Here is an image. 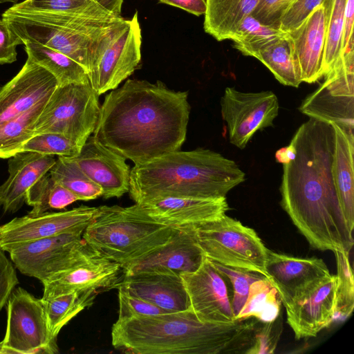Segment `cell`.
<instances>
[{
    "instance_id": "obj_6",
    "label": "cell",
    "mask_w": 354,
    "mask_h": 354,
    "mask_svg": "<svg viewBox=\"0 0 354 354\" xmlns=\"http://www.w3.org/2000/svg\"><path fill=\"white\" fill-rule=\"evenodd\" d=\"M177 229L156 221L136 204L127 207L103 205L98 207L82 237L94 251L124 270L165 244Z\"/></svg>"
},
{
    "instance_id": "obj_26",
    "label": "cell",
    "mask_w": 354,
    "mask_h": 354,
    "mask_svg": "<svg viewBox=\"0 0 354 354\" xmlns=\"http://www.w3.org/2000/svg\"><path fill=\"white\" fill-rule=\"evenodd\" d=\"M334 131L332 175L340 207L348 229L354 227V131L331 124Z\"/></svg>"
},
{
    "instance_id": "obj_35",
    "label": "cell",
    "mask_w": 354,
    "mask_h": 354,
    "mask_svg": "<svg viewBox=\"0 0 354 354\" xmlns=\"http://www.w3.org/2000/svg\"><path fill=\"white\" fill-rule=\"evenodd\" d=\"M256 59L266 66L281 84L297 88L301 83L288 34L263 48Z\"/></svg>"
},
{
    "instance_id": "obj_13",
    "label": "cell",
    "mask_w": 354,
    "mask_h": 354,
    "mask_svg": "<svg viewBox=\"0 0 354 354\" xmlns=\"http://www.w3.org/2000/svg\"><path fill=\"white\" fill-rule=\"evenodd\" d=\"M141 47L142 30L136 11L88 74L89 83L98 95L118 88L140 66Z\"/></svg>"
},
{
    "instance_id": "obj_47",
    "label": "cell",
    "mask_w": 354,
    "mask_h": 354,
    "mask_svg": "<svg viewBox=\"0 0 354 354\" xmlns=\"http://www.w3.org/2000/svg\"><path fill=\"white\" fill-rule=\"evenodd\" d=\"M354 0H346L344 12L342 55L353 50Z\"/></svg>"
},
{
    "instance_id": "obj_19",
    "label": "cell",
    "mask_w": 354,
    "mask_h": 354,
    "mask_svg": "<svg viewBox=\"0 0 354 354\" xmlns=\"http://www.w3.org/2000/svg\"><path fill=\"white\" fill-rule=\"evenodd\" d=\"M70 157L100 187L104 198H119L129 192L131 169L126 159L93 136L88 137L77 155Z\"/></svg>"
},
{
    "instance_id": "obj_40",
    "label": "cell",
    "mask_w": 354,
    "mask_h": 354,
    "mask_svg": "<svg viewBox=\"0 0 354 354\" xmlns=\"http://www.w3.org/2000/svg\"><path fill=\"white\" fill-rule=\"evenodd\" d=\"M212 262L216 270L224 277L227 278L232 285L233 297L231 304L234 317L236 319V317L245 303L251 284L264 277L256 272Z\"/></svg>"
},
{
    "instance_id": "obj_39",
    "label": "cell",
    "mask_w": 354,
    "mask_h": 354,
    "mask_svg": "<svg viewBox=\"0 0 354 354\" xmlns=\"http://www.w3.org/2000/svg\"><path fill=\"white\" fill-rule=\"evenodd\" d=\"M75 142L58 133H44L34 135L21 147V151L37 152L45 155L74 156L81 149Z\"/></svg>"
},
{
    "instance_id": "obj_4",
    "label": "cell",
    "mask_w": 354,
    "mask_h": 354,
    "mask_svg": "<svg viewBox=\"0 0 354 354\" xmlns=\"http://www.w3.org/2000/svg\"><path fill=\"white\" fill-rule=\"evenodd\" d=\"M245 180V174L236 162L198 148L135 165L129 192L136 203L166 197L221 198Z\"/></svg>"
},
{
    "instance_id": "obj_14",
    "label": "cell",
    "mask_w": 354,
    "mask_h": 354,
    "mask_svg": "<svg viewBox=\"0 0 354 354\" xmlns=\"http://www.w3.org/2000/svg\"><path fill=\"white\" fill-rule=\"evenodd\" d=\"M98 207L80 206L58 212H46L16 217L0 225V247L8 248L65 233L84 232Z\"/></svg>"
},
{
    "instance_id": "obj_25",
    "label": "cell",
    "mask_w": 354,
    "mask_h": 354,
    "mask_svg": "<svg viewBox=\"0 0 354 354\" xmlns=\"http://www.w3.org/2000/svg\"><path fill=\"white\" fill-rule=\"evenodd\" d=\"M56 160L54 156L32 151L9 158V175L0 185V206L4 212L15 213L23 206L29 189L49 172Z\"/></svg>"
},
{
    "instance_id": "obj_7",
    "label": "cell",
    "mask_w": 354,
    "mask_h": 354,
    "mask_svg": "<svg viewBox=\"0 0 354 354\" xmlns=\"http://www.w3.org/2000/svg\"><path fill=\"white\" fill-rule=\"evenodd\" d=\"M187 227L209 260L256 272L268 279L266 264L269 250L253 229L226 214Z\"/></svg>"
},
{
    "instance_id": "obj_37",
    "label": "cell",
    "mask_w": 354,
    "mask_h": 354,
    "mask_svg": "<svg viewBox=\"0 0 354 354\" xmlns=\"http://www.w3.org/2000/svg\"><path fill=\"white\" fill-rule=\"evenodd\" d=\"M49 173L57 183L73 193L79 201H90L102 195L100 187L92 181L70 156H58Z\"/></svg>"
},
{
    "instance_id": "obj_38",
    "label": "cell",
    "mask_w": 354,
    "mask_h": 354,
    "mask_svg": "<svg viewBox=\"0 0 354 354\" xmlns=\"http://www.w3.org/2000/svg\"><path fill=\"white\" fill-rule=\"evenodd\" d=\"M333 252L337 266L335 311L336 315L346 318L352 314L354 308V280L350 252L336 250Z\"/></svg>"
},
{
    "instance_id": "obj_28",
    "label": "cell",
    "mask_w": 354,
    "mask_h": 354,
    "mask_svg": "<svg viewBox=\"0 0 354 354\" xmlns=\"http://www.w3.org/2000/svg\"><path fill=\"white\" fill-rule=\"evenodd\" d=\"M205 31L218 41L230 39L259 0H205Z\"/></svg>"
},
{
    "instance_id": "obj_34",
    "label": "cell",
    "mask_w": 354,
    "mask_h": 354,
    "mask_svg": "<svg viewBox=\"0 0 354 354\" xmlns=\"http://www.w3.org/2000/svg\"><path fill=\"white\" fill-rule=\"evenodd\" d=\"M77 201L78 198L57 183L48 172L29 189L25 203L32 207L28 214L36 215L52 209H64Z\"/></svg>"
},
{
    "instance_id": "obj_30",
    "label": "cell",
    "mask_w": 354,
    "mask_h": 354,
    "mask_svg": "<svg viewBox=\"0 0 354 354\" xmlns=\"http://www.w3.org/2000/svg\"><path fill=\"white\" fill-rule=\"evenodd\" d=\"M100 292L92 290L74 291L43 299L47 323L53 338H57L62 328L84 309L90 307Z\"/></svg>"
},
{
    "instance_id": "obj_46",
    "label": "cell",
    "mask_w": 354,
    "mask_h": 354,
    "mask_svg": "<svg viewBox=\"0 0 354 354\" xmlns=\"http://www.w3.org/2000/svg\"><path fill=\"white\" fill-rule=\"evenodd\" d=\"M17 39L6 22L0 19V64H11L17 60Z\"/></svg>"
},
{
    "instance_id": "obj_10",
    "label": "cell",
    "mask_w": 354,
    "mask_h": 354,
    "mask_svg": "<svg viewBox=\"0 0 354 354\" xmlns=\"http://www.w3.org/2000/svg\"><path fill=\"white\" fill-rule=\"evenodd\" d=\"M324 81L301 102L303 114L354 131V49L344 53Z\"/></svg>"
},
{
    "instance_id": "obj_17",
    "label": "cell",
    "mask_w": 354,
    "mask_h": 354,
    "mask_svg": "<svg viewBox=\"0 0 354 354\" xmlns=\"http://www.w3.org/2000/svg\"><path fill=\"white\" fill-rule=\"evenodd\" d=\"M336 276L321 279L283 306L296 339L315 337L336 316Z\"/></svg>"
},
{
    "instance_id": "obj_45",
    "label": "cell",
    "mask_w": 354,
    "mask_h": 354,
    "mask_svg": "<svg viewBox=\"0 0 354 354\" xmlns=\"http://www.w3.org/2000/svg\"><path fill=\"white\" fill-rule=\"evenodd\" d=\"M18 283L15 268L0 247V311L7 304L12 290Z\"/></svg>"
},
{
    "instance_id": "obj_1",
    "label": "cell",
    "mask_w": 354,
    "mask_h": 354,
    "mask_svg": "<svg viewBox=\"0 0 354 354\" xmlns=\"http://www.w3.org/2000/svg\"><path fill=\"white\" fill-rule=\"evenodd\" d=\"M292 159L282 163L281 205L315 249H352L354 240L342 214L332 175L334 131L313 118L303 123L290 142Z\"/></svg>"
},
{
    "instance_id": "obj_9",
    "label": "cell",
    "mask_w": 354,
    "mask_h": 354,
    "mask_svg": "<svg viewBox=\"0 0 354 354\" xmlns=\"http://www.w3.org/2000/svg\"><path fill=\"white\" fill-rule=\"evenodd\" d=\"M7 328L1 341L6 354H55L57 339L52 337L41 299L18 287L7 303Z\"/></svg>"
},
{
    "instance_id": "obj_27",
    "label": "cell",
    "mask_w": 354,
    "mask_h": 354,
    "mask_svg": "<svg viewBox=\"0 0 354 354\" xmlns=\"http://www.w3.org/2000/svg\"><path fill=\"white\" fill-rule=\"evenodd\" d=\"M124 0H24L11 9L93 18L121 17Z\"/></svg>"
},
{
    "instance_id": "obj_18",
    "label": "cell",
    "mask_w": 354,
    "mask_h": 354,
    "mask_svg": "<svg viewBox=\"0 0 354 354\" xmlns=\"http://www.w3.org/2000/svg\"><path fill=\"white\" fill-rule=\"evenodd\" d=\"M57 86L55 77L28 57L19 73L0 87V124L48 100Z\"/></svg>"
},
{
    "instance_id": "obj_23",
    "label": "cell",
    "mask_w": 354,
    "mask_h": 354,
    "mask_svg": "<svg viewBox=\"0 0 354 354\" xmlns=\"http://www.w3.org/2000/svg\"><path fill=\"white\" fill-rule=\"evenodd\" d=\"M205 255L189 227L178 228L162 246L135 261L124 270V275L142 272H192L201 265Z\"/></svg>"
},
{
    "instance_id": "obj_33",
    "label": "cell",
    "mask_w": 354,
    "mask_h": 354,
    "mask_svg": "<svg viewBox=\"0 0 354 354\" xmlns=\"http://www.w3.org/2000/svg\"><path fill=\"white\" fill-rule=\"evenodd\" d=\"M286 36L287 32L265 25L250 15L241 22L230 40L243 55L256 58L263 48Z\"/></svg>"
},
{
    "instance_id": "obj_29",
    "label": "cell",
    "mask_w": 354,
    "mask_h": 354,
    "mask_svg": "<svg viewBox=\"0 0 354 354\" xmlns=\"http://www.w3.org/2000/svg\"><path fill=\"white\" fill-rule=\"evenodd\" d=\"M22 44L28 57L50 72L58 86L89 83L84 68L68 56L33 41L25 40Z\"/></svg>"
},
{
    "instance_id": "obj_48",
    "label": "cell",
    "mask_w": 354,
    "mask_h": 354,
    "mask_svg": "<svg viewBox=\"0 0 354 354\" xmlns=\"http://www.w3.org/2000/svg\"><path fill=\"white\" fill-rule=\"evenodd\" d=\"M159 1L179 8L196 16L204 15L206 10L205 0H159Z\"/></svg>"
},
{
    "instance_id": "obj_2",
    "label": "cell",
    "mask_w": 354,
    "mask_h": 354,
    "mask_svg": "<svg viewBox=\"0 0 354 354\" xmlns=\"http://www.w3.org/2000/svg\"><path fill=\"white\" fill-rule=\"evenodd\" d=\"M187 97L160 81L128 80L106 95L93 136L135 165L178 151L186 139Z\"/></svg>"
},
{
    "instance_id": "obj_22",
    "label": "cell",
    "mask_w": 354,
    "mask_h": 354,
    "mask_svg": "<svg viewBox=\"0 0 354 354\" xmlns=\"http://www.w3.org/2000/svg\"><path fill=\"white\" fill-rule=\"evenodd\" d=\"M301 82L313 83L323 77L326 14L317 6L298 26L287 32Z\"/></svg>"
},
{
    "instance_id": "obj_50",
    "label": "cell",
    "mask_w": 354,
    "mask_h": 354,
    "mask_svg": "<svg viewBox=\"0 0 354 354\" xmlns=\"http://www.w3.org/2000/svg\"><path fill=\"white\" fill-rule=\"evenodd\" d=\"M0 354H6V351L3 346L2 342H0Z\"/></svg>"
},
{
    "instance_id": "obj_20",
    "label": "cell",
    "mask_w": 354,
    "mask_h": 354,
    "mask_svg": "<svg viewBox=\"0 0 354 354\" xmlns=\"http://www.w3.org/2000/svg\"><path fill=\"white\" fill-rule=\"evenodd\" d=\"M266 270L268 280L277 290L283 306L330 274L321 259L295 257L270 250Z\"/></svg>"
},
{
    "instance_id": "obj_11",
    "label": "cell",
    "mask_w": 354,
    "mask_h": 354,
    "mask_svg": "<svg viewBox=\"0 0 354 354\" xmlns=\"http://www.w3.org/2000/svg\"><path fill=\"white\" fill-rule=\"evenodd\" d=\"M83 232H71L17 245L5 252L23 274L43 282L88 254L93 249L82 239Z\"/></svg>"
},
{
    "instance_id": "obj_43",
    "label": "cell",
    "mask_w": 354,
    "mask_h": 354,
    "mask_svg": "<svg viewBox=\"0 0 354 354\" xmlns=\"http://www.w3.org/2000/svg\"><path fill=\"white\" fill-rule=\"evenodd\" d=\"M295 0H259L251 15L265 25L279 28L282 16Z\"/></svg>"
},
{
    "instance_id": "obj_41",
    "label": "cell",
    "mask_w": 354,
    "mask_h": 354,
    "mask_svg": "<svg viewBox=\"0 0 354 354\" xmlns=\"http://www.w3.org/2000/svg\"><path fill=\"white\" fill-rule=\"evenodd\" d=\"M257 327L253 340L245 354H270L274 353L282 331V317L279 314L272 322L261 323Z\"/></svg>"
},
{
    "instance_id": "obj_16",
    "label": "cell",
    "mask_w": 354,
    "mask_h": 354,
    "mask_svg": "<svg viewBox=\"0 0 354 354\" xmlns=\"http://www.w3.org/2000/svg\"><path fill=\"white\" fill-rule=\"evenodd\" d=\"M187 290L190 309L205 322L226 324L235 319L224 277L205 257L194 272L180 274Z\"/></svg>"
},
{
    "instance_id": "obj_3",
    "label": "cell",
    "mask_w": 354,
    "mask_h": 354,
    "mask_svg": "<svg viewBox=\"0 0 354 354\" xmlns=\"http://www.w3.org/2000/svg\"><path fill=\"white\" fill-rule=\"evenodd\" d=\"M259 322L251 317L231 323L199 320L190 309L117 319L112 346L133 354L245 353Z\"/></svg>"
},
{
    "instance_id": "obj_32",
    "label": "cell",
    "mask_w": 354,
    "mask_h": 354,
    "mask_svg": "<svg viewBox=\"0 0 354 354\" xmlns=\"http://www.w3.org/2000/svg\"><path fill=\"white\" fill-rule=\"evenodd\" d=\"M281 301L277 291L265 277L253 282L236 319L255 318L261 323L274 321L280 314Z\"/></svg>"
},
{
    "instance_id": "obj_8",
    "label": "cell",
    "mask_w": 354,
    "mask_h": 354,
    "mask_svg": "<svg viewBox=\"0 0 354 354\" xmlns=\"http://www.w3.org/2000/svg\"><path fill=\"white\" fill-rule=\"evenodd\" d=\"M98 97L90 83L57 86L35 122V135L61 134L82 147L97 124Z\"/></svg>"
},
{
    "instance_id": "obj_31",
    "label": "cell",
    "mask_w": 354,
    "mask_h": 354,
    "mask_svg": "<svg viewBox=\"0 0 354 354\" xmlns=\"http://www.w3.org/2000/svg\"><path fill=\"white\" fill-rule=\"evenodd\" d=\"M47 101L0 124V158H9L20 152L23 145L35 135V122Z\"/></svg>"
},
{
    "instance_id": "obj_12",
    "label": "cell",
    "mask_w": 354,
    "mask_h": 354,
    "mask_svg": "<svg viewBox=\"0 0 354 354\" xmlns=\"http://www.w3.org/2000/svg\"><path fill=\"white\" fill-rule=\"evenodd\" d=\"M220 104L230 142L241 149L258 131L272 126L279 109L271 91L243 92L234 87L225 88Z\"/></svg>"
},
{
    "instance_id": "obj_15",
    "label": "cell",
    "mask_w": 354,
    "mask_h": 354,
    "mask_svg": "<svg viewBox=\"0 0 354 354\" xmlns=\"http://www.w3.org/2000/svg\"><path fill=\"white\" fill-rule=\"evenodd\" d=\"M124 276L123 268L92 250L71 266L44 280L41 299L92 289L100 292L117 288Z\"/></svg>"
},
{
    "instance_id": "obj_36",
    "label": "cell",
    "mask_w": 354,
    "mask_h": 354,
    "mask_svg": "<svg viewBox=\"0 0 354 354\" xmlns=\"http://www.w3.org/2000/svg\"><path fill=\"white\" fill-rule=\"evenodd\" d=\"M346 0H324L326 41L322 75L324 77L342 55L344 12Z\"/></svg>"
},
{
    "instance_id": "obj_24",
    "label": "cell",
    "mask_w": 354,
    "mask_h": 354,
    "mask_svg": "<svg viewBox=\"0 0 354 354\" xmlns=\"http://www.w3.org/2000/svg\"><path fill=\"white\" fill-rule=\"evenodd\" d=\"M118 286L169 313L190 308L183 279L174 272H142L124 275Z\"/></svg>"
},
{
    "instance_id": "obj_21",
    "label": "cell",
    "mask_w": 354,
    "mask_h": 354,
    "mask_svg": "<svg viewBox=\"0 0 354 354\" xmlns=\"http://www.w3.org/2000/svg\"><path fill=\"white\" fill-rule=\"evenodd\" d=\"M136 204L156 221L176 228L214 220L229 209L226 198L166 197Z\"/></svg>"
},
{
    "instance_id": "obj_44",
    "label": "cell",
    "mask_w": 354,
    "mask_h": 354,
    "mask_svg": "<svg viewBox=\"0 0 354 354\" xmlns=\"http://www.w3.org/2000/svg\"><path fill=\"white\" fill-rule=\"evenodd\" d=\"M324 0H295L281 17L279 29L288 32L298 26Z\"/></svg>"
},
{
    "instance_id": "obj_49",
    "label": "cell",
    "mask_w": 354,
    "mask_h": 354,
    "mask_svg": "<svg viewBox=\"0 0 354 354\" xmlns=\"http://www.w3.org/2000/svg\"><path fill=\"white\" fill-rule=\"evenodd\" d=\"M19 0H0V3L10 2L15 4Z\"/></svg>"
},
{
    "instance_id": "obj_5",
    "label": "cell",
    "mask_w": 354,
    "mask_h": 354,
    "mask_svg": "<svg viewBox=\"0 0 354 354\" xmlns=\"http://www.w3.org/2000/svg\"><path fill=\"white\" fill-rule=\"evenodd\" d=\"M2 19L21 44L30 40L55 49L79 63L88 74L127 21L122 17L93 18L10 8Z\"/></svg>"
},
{
    "instance_id": "obj_42",
    "label": "cell",
    "mask_w": 354,
    "mask_h": 354,
    "mask_svg": "<svg viewBox=\"0 0 354 354\" xmlns=\"http://www.w3.org/2000/svg\"><path fill=\"white\" fill-rule=\"evenodd\" d=\"M119 311L118 319L152 316L169 313L118 286Z\"/></svg>"
}]
</instances>
